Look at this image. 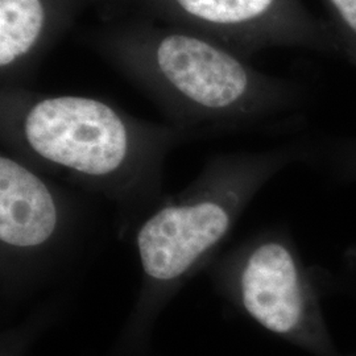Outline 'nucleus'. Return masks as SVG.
Here are the masks:
<instances>
[{
	"label": "nucleus",
	"mask_w": 356,
	"mask_h": 356,
	"mask_svg": "<svg viewBox=\"0 0 356 356\" xmlns=\"http://www.w3.org/2000/svg\"><path fill=\"white\" fill-rule=\"evenodd\" d=\"M78 38L189 139L281 128L305 104L298 83L260 72L242 54L185 28L124 16Z\"/></svg>",
	"instance_id": "obj_1"
},
{
	"label": "nucleus",
	"mask_w": 356,
	"mask_h": 356,
	"mask_svg": "<svg viewBox=\"0 0 356 356\" xmlns=\"http://www.w3.org/2000/svg\"><path fill=\"white\" fill-rule=\"evenodd\" d=\"M0 135L6 152L35 169L116 198L154 189L168 152L189 139L102 98L29 86L0 88Z\"/></svg>",
	"instance_id": "obj_2"
},
{
	"label": "nucleus",
	"mask_w": 356,
	"mask_h": 356,
	"mask_svg": "<svg viewBox=\"0 0 356 356\" xmlns=\"http://www.w3.org/2000/svg\"><path fill=\"white\" fill-rule=\"evenodd\" d=\"M297 141L257 152L218 154L191 186L147 216L135 245L143 273L135 318H152L178 288L216 254L254 195L284 168L310 161Z\"/></svg>",
	"instance_id": "obj_3"
},
{
	"label": "nucleus",
	"mask_w": 356,
	"mask_h": 356,
	"mask_svg": "<svg viewBox=\"0 0 356 356\" xmlns=\"http://www.w3.org/2000/svg\"><path fill=\"white\" fill-rule=\"evenodd\" d=\"M108 19L138 16L185 28L251 60L275 47L342 54L327 22L304 0H98Z\"/></svg>",
	"instance_id": "obj_4"
},
{
	"label": "nucleus",
	"mask_w": 356,
	"mask_h": 356,
	"mask_svg": "<svg viewBox=\"0 0 356 356\" xmlns=\"http://www.w3.org/2000/svg\"><path fill=\"white\" fill-rule=\"evenodd\" d=\"M216 266L222 294L261 327L301 343L322 342L319 285L289 234H256Z\"/></svg>",
	"instance_id": "obj_5"
},
{
	"label": "nucleus",
	"mask_w": 356,
	"mask_h": 356,
	"mask_svg": "<svg viewBox=\"0 0 356 356\" xmlns=\"http://www.w3.org/2000/svg\"><path fill=\"white\" fill-rule=\"evenodd\" d=\"M66 204L33 166L0 154V247L3 266L29 263L51 250L66 227Z\"/></svg>",
	"instance_id": "obj_6"
},
{
	"label": "nucleus",
	"mask_w": 356,
	"mask_h": 356,
	"mask_svg": "<svg viewBox=\"0 0 356 356\" xmlns=\"http://www.w3.org/2000/svg\"><path fill=\"white\" fill-rule=\"evenodd\" d=\"M98 0H0V83L28 86L76 19Z\"/></svg>",
	"instance_id": "obj_7"
},
{
	"label": "nucleus",
	"mask_w": 356,
	"mask_h": 356,
	"mask_svg": "<svg viewBox=\"0 0 356 356\" xmlns=\"http://www.w3.org/2000/svg\"><path fill=\"white\" fill-rule=\"evenodd\" d=\"M344 57L356 67V0H325Z\"/></svg>",
	"instance_id": "obj_8"
}]
</instances>
